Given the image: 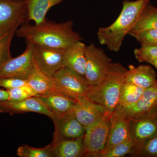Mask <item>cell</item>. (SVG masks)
Instances as JSON below:
<instances>
[{
  "instance_id": "23",
  "label": "cell",
  "mask_w": 157,
  "mask_h": 157,
  "mask_svg": "<svg viewBox=\"0 0 157 157\" xmlns=\"http://www.w3.org/2000/svg\"><path fill=\"white\" fill-rule=\"evenodd\" d=\"M145 89L130 82H124L121 88L117 107H124L135 104L141 98Z\"/></svg>"
},
{
  "instance_id": "20",
  "label": "cell",
  "mask_w": 157,
  "mask_h": 157,
  "mask_svg": "<svg viewBox=\"0 0 157 157\" xmlns=\"http://www.w3.org/2000/svg\"><path fill=\"white\" fill-rule=\"evenodd\" d=\"M63 0H27L28 19L38 25L44 21L48 10Z\"/></svg>"
},
{
  "instance_id": "5",
  "label": "cell",
  "mask_w": 157,
  "mask_h": 157,
  "mask_svg": "<svg viewBox=\"0 0 157 157\" xmlns=\"http://www.w3.org/2000/svg\"><path fill=\"white\" fill-rule=\"evenodd\" d=\"M52 78L60 93L76 101L85 97L90 86L85 76L66 67L59 70Z\"/></svg>"
},
{
  "instance_id": "2",
  "label": "cell",
  "mask_w": 157,
  "mask_h": 157,
  "mask_svg": "<svg viewBox=\"0 0 157 157\" xmlns=\"http://www.w3.org/2000/svg\"><path fill=\"white\" fill-rule=\"evenodd\" d=\"M150 0H124L117 19L109 26L100 28L97 33L100 44L110 51L120 50L125 37L134 27L140 14Z\"/></svg>"
},
{
  "instance_id": "6",
  "label": "cell",
  "mask_w": 157,
  "mask_h": 157,
  "mask_svg": "<svg viewBox=\"0 0 157 157\" xmlns=\"http://www.w3.org/2000/svg\"><path fill=\"white\" fill-rule=\"evenodd\" d=\"M111 115L106 116L95 123L85 128L83 157H94L103 151L108 139Z\"/></svg>"
},
{
  "instance_id": "29",
  "label": "cell",
  "mask_w": 157,
  "mask_h": 157,
  "mask_svg": "<svg viewBox=\"0 0 157 157\" xmlns=\"http://www.w3.org/2000/svg\"><path fill=\"white\" fill-rule=\"evenodd\" d=\"M128 35L136 39L141 45L157 46V29H150L137 33H130Z\"/></svg>"
},
{
  "instance_id": "22",
  "label": "cell",
  "mask_w": 157,
  "mask_h": 157,
  "mask_svg": "<svg viewBox=\"0 0 157 157\" xmlns=\"http://www.w3.org/2000/svg\"><path fill=\"white\" fill-rule=\"evenodd\" d=\"M150 29H157V8L149 3L129 33H137Z\"/></svg>"
},
{
  "instance_id": "10",
  "label": "cell",
  "mask_w": 157,
  "mask_h": 157,
  "mask_svg": "<svg viewBox=\"0 0 157 157\" xmlns=\"http://www.w3.org/2000/svg\"><path fill=\"white\" fill-rule=\"evenodd\" d=\"M65 49L35 45L34 59L38 69L52 78L56 73L64 67Z\"/></svg>"
},
{
  "instance_id": "17",
  "label": "cell",
  "mask_w": 157,
  "mask_h": 157,
  "mask_svg": "<svg viewBox=\"0 0 157 157\" xmlns=\"http://www.w3.org/2000/svg\"><path fill=\"white\" fill-rule=\"evenodd\" d=\"M85 48L84 43L79 41L66 48L64 67L84 76L86 63Z\"/></svg>"
},
{
  "instance_id": "32",
  "label": "cell",
  "mask_w": 157,
  "mask_h": 157,
  "mask_svg": "<svg viewBox=\"0 0 157 157\" xmlns=\"http://www.w3.org/2000/svg\"><path fill=\"white\" fill-rule=\"evenodd\" d=\"M9 94L7 90H0V102L9 101Z\"/></svg>"
},
{
  "instance_id": "21",
  "label": "cell",
  "mask_w": 157,
  "mask_h": 157,
  "mask_svg": "<svg viewBox=\"0 0 157 157\" xmlns=\"http://www.w3.org/2000/svg\"><path fill=\"white\" fill-rule=\"evenodd\" d=\"M83 136L66 139L53 144L54 157H83Z\"/></svg>"
},
{
  "instance_id": "24",
  "label": "cell",
  "mask_w": 157,
  "mask_h": 157,
  "mask_svg": "<svg viewBox=\"0 0 157 157\" xmlns=\"http://www.w3.org/2000/svg\"><path fill=\"white\" fill-rule=\"evenodd\" d=\"M19 25H16L2 35H0V70L12 58L10 52L11 41Z\"/></svg>"
},
{
  "instance_id": "18",
  "label": "cell",
  "mask_w": 157,
  "mask_h": 157,
  "mask_svg": "<svg viewBox=\"0 0 157 157\" xmlns=\"http://www.w3.org/2000/svg\"><path fill=\"white\" fill-rule=\"evenodd\" d=\"M156 76V73L150 66L140 65L135 67L130 65L125 74L124 82L146 89L154 84Z\"/></svg>"
},
{
  "instance_id": "15",
  "label": "cell",
  "mask_w": 157,
  "mask_h": 157,
  "mask_svg": "<svg viewBox=\"0 0 157 157\" xmlns=\"http://www.w3.org/2000/svg\"><path fill=\"white\" fill-rule=\"evenodd\" d=\"M109 120L108 139L106 146L101 152L109 151L118 144L132 138L131 120L114 113L110 115Z\"/></svg>"
},
{
  "instance_id": "1",
  "label": "cell",
  "mask_w": 157,
  "mask_h": 157,
  "mask_svg": "<svg viewBox=\"0 0 157 157\" xmlns=\"http://www.w3.org/2000/svg\"><path fill=\"white\" fill-rule=\"evenodd\" d=\"M73 25L71 20L58 23L46 19L41 23L34 25L28 21L17 29L15 34L35 45L67 48L83 39L73 30Z\"/></svg>"
},
{
  "instance_id": "27",
  "label": "cell",
  "mask_w": 157,
  "mask_h": 157,
  "mask_svg": "<svg viewBox=\"0 0 157 157\" xmlns=\"http://www.w3.org/2000/svg\"><path fill=\"white\" fill-rule=\"evenodd\" d=\"M9 94V101L17 102L27 98L38 96L36 92L28 83L21 87L7 90Z\"/></svg>"
},
{
  "instance_id": "9",
  "label": "cell",
  "mask_w": 157,
  "mask_h": 157,
  "mask_svg": "<svg viewBox=\"0 0 157 157\" xmlns=\"http://www.w3.org/2000/svg\"><path fill=\"white\" fill-rule=\"evenodd\" d=\"M25 50L19 56L12 58L0 70V78L13 77L27 80L35 67V45L26 42Z\"/></svg>"
},
{
  "instance_id": "12",
  "label": "cell",
  "mask_w": 157,
  "mask_h": 157,
  "mask_svg": "<svg viewBox=\"0 0 157 157\" xmlns=\"http://www.w3.org/2000/svg\"><path fill=\"white\" fill-rule=\"evenodd\" d=\"M55 131L52 143L84 136L85 128L76 117L74 111L52 118Z\"/></svg>"
},
{
  "instance_id": "33",
  "label": "cell",
  "mask_w": 157,
  "mask_h": 157,
  "mask_svg": "<svg viewBox=\"0 0 157 157\" xmlns=\"http://www.w3.org/2000/svg\"><path fill=\"white\" fill-rule=\"evenodd\" d=\"M149 64H151L153 65V66H154L157 69V59H155L154 60L152 61L151 62L149 63Z\"/></svg>"
},
{
  "instance_id": "30",
  "label": "cell",
  "mask_w": 157,
  "mask_h": 157,
  "mask_svg": "<svg viewBox=\"0 0 157 157\" xmlns=\"http://www.w3.org/2000/svg\"><path fill=\"white\" fill-rule=\"evenodd\" d=\"M28 83L27 80L13 77L0 78V87L7 90L21 87Z\"/></svg>"
},
{
  "instance_id": "25",
  "label": "cell",
  "mask_w": 157,
  "mask_h": 157,
  "mask_svg": "<svg viewBox=\"0 0 157 157\" xmlns=\"http://www.w3.org/2000/svg\"><path fill=\"white\" fill-rule=\"evenodd\" d=\"M17 155L21 157H53V145L51 143L42 148L22 145L17 149Z\"/></svg>"
},
{
  "instance_id": "19",
  "label": "cell",
  "mask_w": 157,
  "mask_h": 157,
  "mask_svg": "<svg viewBox=\"0 0 157 157\" xmlns=\"http://www.w3.org/2000/svg\"><path fill=\"white\" fill-rule=\"evenodd\" d=\"M27 82L38 96L60 93L57 88L53 78L41 72L36 63L33 70L27 79Z\"/></svg>"
},
{
  "instance_id": "14",
  "label": "cell",
  "mask_w": 157,
  "mask_h": 157,
  "mask_svg": "<svg viewBox=\"0 0 157 157\" xmlns=\"http://www.w3.org/2000/svg\"><path fill=\"white\" fill-rule=\"evenodd\" d=\"M0 112L11 115L26 112H35L47 116L52 119L53 115L38 97H33L17 102H0Z\"/></svg>"
},
{
  "instance_id": "16",
  "label": "cell",
  "mask_w": 157,
  "mask_h": 157,
  "mask_svg": "<svg viewBox=\"0 0 157 157\" xmlns=\"http://www.w3.org/2000/svg\"><path fill=\"white\" fill-rule=\"evenodd\" d=\"M54 117L73 112L78 101L60 93L37 96Z\"/></svg>"
},
{
  "instance_id": "7",
  "label": "cell",
  "mask_w": 157,
  "mask_h": 157,
  "mask_svg": "<svg viewBox=\"0 0 157 157\" xmlns=\"http://www.w3.org/2000/svg\"><path fill=\"white\" fill-rule=\"evenodd\" d=\"M28 21L27 0H0V35Z\"/></svg>"
},
{
  "instance_id": "13",
  "label": "cell",
  "mask_w": 157,
  "mask_h": 157,
  "mask_svg": "<svg viewBox=\"0 0 157 157\" xmlns=\"http://www.w3.org/2000/svg\"><path fill=\"white\" fill-rule=\"evenodd\" d=\"M77 101L74 113L77 120L85 128L95 123L106 116L111 114L104 106L90 101L86 97H80Z\"/></svg>"
},
{
  "instance_id": "31",
  "label": "cell",
  "mask_w": 157,
  "mask_h": 157,
  "mask_svg": "<svg viewBox=\"0 0 157 157\" xmlns=\"http://www.w3.org/2000/svg\"><path fill=\"white\" fill-rule=\"evenodd\" d=\"M157 156V135L150 138L137 155Z\"/></svg>"
},
{
  "instance_id": "26",
  "label": "cell",
  "mask_w": 157,
  "mask_h": 157,
  "mask_svg": "<svg viewBox=\"0 0 157 157\" xmlns=\"http://www.w3.org/2000/svg\"><path fill=\"white\" fill-rule=\"evenodd\" d=\"M132 138L118 144L109 151L97 154L93 157H121L131 153L133 149Z\"/></svg>"
},
{
  "instance_id": "11",
  "label": "cell",
  "mask_w": 157,
  "mask_h": 157,
  "mask_svg": "<svg viewBox=\"0 0 157 157\" xmlns=\"http://www.w3.org/2000/svg\"><path fill=\"white\" fill-rule=\"evenodd\" d=\"M157 135V109L144 117L131 121V153L137 155L150 138Z\"/></svg>"
},
{
  "instance_id": "8",
  "label": "cell",
  "mask_w": 157,
  "mask_h": 157,
  "mask_svg": "<svg viewBox=\"0 0 157 157\" xmlns=\"http://www.w3.org/2000/svg\"><path fill=\"white\" fill-rule=\"evenodd\" d=\"M157 109V79L153 85L146 89L140 99L135 104L117 107L113 113L131 121L144 117Z\"/></svg>"
},
{
  "instance_id": "4",
  "label": "cell",
  "mask_w": 157,
  "mask_h": 157,
  "mask_svg": "<svg viewBox=\"0 0 157 157\" xmlns=\"http://www.w3.org/2000/svg\"><path fill=\"white\" fill-rule=\"evenodd\" d=\"M86 63L85 77L90 85L100 84L106 77L112 60L103 49L92 43L85 48Z\"/></svg>"
},
{
  "instance_id": "3",
  "label": "cell",
  "mask_w": 157,
  "mask_h": 157,
  "mask_svg": "<svg viewBox=\"0 0 157 157\" xmlns=\"http://www.w3.org/2000/svg\"><path fill=\"white\" fill-rule=\"evenodd\" d=\"M127 70L121 63H112L104 80L100 84L90 85L85 97L104 106L112 114L118 105Z\"/></svg>"
},
{
  "instance_id": "28",
  "label": "cell",
  "mask_w": 157,
  "mask_h": 157,
  "mask_svg": "<svg viewBox=\"0 0 157 157\" xmlns=\"http://www.w3.org/2000/svg\"><path fill=\"white\" fill-rule=\"evenodd\" d=\"M134 55L139 63L150 62L157 59V46L141 45L134 50Z\"/></svg>"
}]
</instances>
